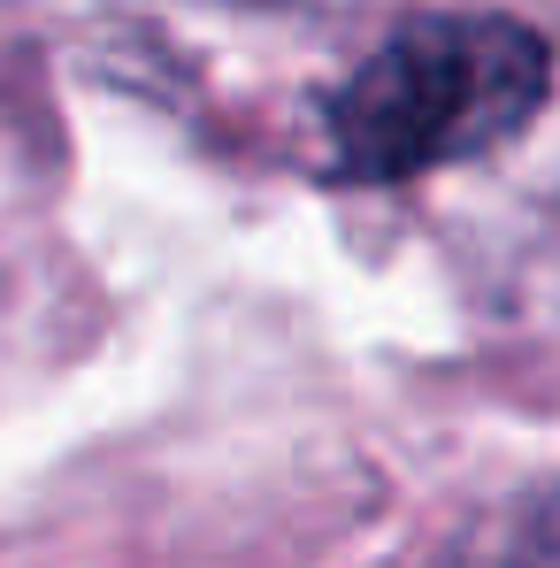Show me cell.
<instances>
[{
    "instance_id": "obj_1",
    "label": "cell",
    "mask_w": 560,
    "mask_h": 568,
    "mask_svg": "<svg viewBox=\"0 0 560 568\" xmlns=\"http://www.w3.org/2000/svg\"><path fill=\"white\" fill-rule=\"evenodd\" d=\"M553 93V54L515 16H415L330 93L338 178L399 185L507 146Z\"/></svg>"
}]
</instances>
